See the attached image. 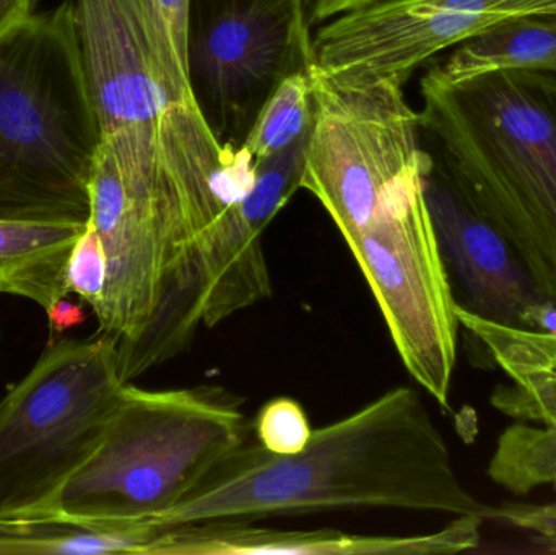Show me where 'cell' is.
Instances as JSON below:
<instances>
[{"label": "cell", "mask_w": 556, "mask_h": 555, "mask_svg": "<svg viewBox=\"0 0 556 555\" xmlns=\"http://www.w3.org/2000/svg\"><path fill=\"white\" fill-rule=\"evenodd\" d=\"M556 492V482L552 484ZM485 520H495L531 537L535 544L556 553V499L547 504H515L485 508Z\"/></svg>", "instance_id": "cell-19"}, {"label": "cell", "mask_w": 556, "mask_h": 555, "mask_svg": "<svg viewBox=\"0 0 556 555\" xmlns=\"http://www.w3.org/2000/svg\"><path fill=\"white\" fill-rule=\"evenodd\" d=\"M554 5L556 0H376L327 20L314 36L316 68L404 88L440 52Z\"/></svg>", "instance_id": "cell-9"}, {"label": "cell", "mask_w": 556, "mask_h": 555, "mask_svg": "<svg viewBox=\"0 0 556 555\" xmlns=\"http://www.w3.org/2000/svg\"><path fill=\"white\" fill-rule=\"evenodd\" d=\"M314 119L301 189L314 195L339 234L363 220L399 186L421 175L428 150L420 116L404 88L386 80L313 68Z\"/></svg>", "instance_id": "cell-7"}, {"label": "cell", "mask_w": 556, "mask_h": 555, "mask_svg": "<svg viewBox=\"0 0 556 555\" xmlns=\"http://www.w3.org/2000/svg\"><path fill=\"white\" fill-rule=\"evenodd\" d=\"M483 514L456 517L430 534L375 537L336 530L280 531L253 521L220 520L156 533L146 555H434L477 550Z\"/></svg>", "instance_id": "cell-12"}, {"label": "cell", "mask_w": 556, "mask_h": 555, "mask_svg": "<svg viewBox=\"0 0 556 555\" xmlns=\"http://www.w3.org/2000/svg\"><path fill=\"white\" fill-rule=\"evenodd\" d=\"M100 142L64 0L0 39V220L87 224Z\"/></svg>", "instance_id": "cell-4"}, {"label": "cell", "mask_w": 556, "mask_h": 555, "mask_svg": "<svg viewBox=\"0 0 556 555\" xmlns=\"http://www.w3.org/2000/svg\"><path fill=\"white\" fill-rule=\"evenodd\" d=\"M155 2L159 5L160 12L165 16L166 23H168L176 51H178L182 64L188 68V33L191 0H155Z\"/></svg>", "instance_id": "cell-20"}, {"label": "cell", "mask_w": 556, "mask_h": 555, "mask_svg": "<svg viewBox=\"0 0 556 555\" xmlns=\"http://www.w3.org/2000/svg\"><path fill=\"white\" fill-rule=\"evenodd\" d=\"M49 328L52 335H62L75 326L81 325L85 321V312L78 303L68 302L67 299H62L61 302L55 303L48 313Z\"/></svg>", "instance_id": "cell-22"}, {"label": "cell", "mask_w": 556, "mask_h": 555, "mask_svg": "<svg viewBox=\"0 0 556 555\" xmlns=\"http://www.w3.org/2000/svg\"><path fill=\"white\" fill-rule=\"evenodd\" d=\"M254 436L274 455H296L306 449L313 429L303 406L291 398H274L264 404L254 420Z\"/></svg>", "instance_id": "cell-17"}, {"label": "cell", "mask_w": 556, "mask_h": 555, "mask_svg": "<svg viewBox=\"0 0 556 555\" xmlns=\"http://www.w3.org/2000/svg\"><path fill=\"white\" fill-rule=\"evenodd\" d=\"M307 136L257 165L253 186L225 207L208 234L199 261L202 329L217 328L273 295L264 234L301 189Z\"/></svg>", "instance_id": "cell-11"}, {"label": "cell", "mask_w": 556, "mask_h": 555, "mask_svg": "<svg viewBox=\"0 0 556 555\" xmlns=\"http://www.w3.org/2000/svg\"><path fill=\"white\" fill-rule=\"evenodd\" d=\"M375 508L451 517L486 508L460 482L443 433L412 388H392L313 430L296 455H274L248 440L146 527Z\"/></svg>", "instance_id": "cell-2"}, {"label": "cell", "mask_w": 556, "mask_h": 555, "mask_svg": "<svg viewBox=\"0 0 556 555\" xmlns=\"http://www.w3.org/2000/svg\"><path fill=\"white\" fill-rule=\"evenodd\" d=\"M313 68L285 78L257 114L240 149L253 168L309 134L314 119Z\"/></svg>", "instance_id": "cell-16"}, {"label": "cell", "mask_w": 556, "mask_h": 555, "mask_svg": "<svg viewBox=\"0 0 556 555\" xmlns=\"http://www.w3.org/2000/svg\"><path fill=\"white\" fill-rule=\"evenodd\" d=\"M424 188L456 305L496 325L556 335L554 303L430 150Z\"/></svg>", "instance_id": "cell-10"}, {"label": "cell", "mask_w": 556, "mask_h": 555, "mask_svg": "<svg viewBox=\"0 0 556 555\" xmlns=\"http://www.w3.org/2000/svg\"><path fill=\"white\" fill-rule=\"evenodd\" d=\"M87 224L0 220V293L31 300L46 313L67 299L68 256Z\"/></svg>", "instance_id": "cell-13"}, {"label": "cell", "mask_w": 556, "mask_h": 555, "mask_svg": "<svg viewBox=\"0 0 556 555\" xmlns=\"http://www.w3.org/2000/svg\"><path fill=\"white\" fill-rule=\"evenodd\" d=\"M248 437L243 400L225 388L126 383L97 449L41 514L147 528Z\"/></svg>", "instance_id": "cell-5"}, {"label": "cell", "mask_w": 556, "mask_h": 555, "mask_svg": "<svg viewBox=\"0 0 556 555\" xmlns=\"http://www.w3.org/2000/svg\"><path fill=\"white\" fill-rule=\"evenodd\" d=\"M522 342L538 355L539 358L556 370V335L551 332L526 331L518 329Z\"/></svg>", "instance_id": "cell-24"}, {"label": "cell", "mask_w": 556, "mask_h": 555, "mask_svg": "<svg viewBox=\"0 0 556 555\" xmlns=\"http://www.w3.org/2000/svg\"><path fill=\"white\" fill-rule=\"evenodd\" d=\"M124 384L114 339L49 341L0 401V517L45 510L97 449Z\"/></svg>", "instance_id": "cell-6"}, {"label": "cell", "mask_w": 556, "mask_h": 555, "mask_svg": "<svg viewBox=\"0 0 556 555\" xmlns=\"http://www.w3.org/2000/svg\"><path fill=\"white\" fill-rule=\"evenodd\" d=\"M38 0H0V39L36 12Z\"/></svg>", "instance_id": "cell-21"}, {"label": "cell", "mask_w": 556, "mask_h": 555, "mask_svg": "<svg viewBox=\"0 0 556 555\" xmlns=\"http://www.w3.org/2000/svg\"><path fill=\"white\" fill-rule=\"evenodd\" d=\"M376 0H313V10H311V22L324 23L327 20L336 18L343 15L350 10L359 9V7L368 5Z\"/></svg>", "instance_id": "cell-23"}, {"label": "cell", "mask_w": 556, "mask_h": 555, "mask_svg": "<svg viewBox=\"0 0 556 555\" xmlns=\"http://www.w3.org/2000/svg\"><path fill=\"white\" fill-rule=\"evenodd\" d=\"M545 13H556V5L552 7V9H548Z\"/></svg>", "instance_id": "cell-25"}, {"label": "cell", "mask_w": 556, "mask_h": 555, "mask_svg": "<svg viewBox=\"0 0 556 555\" xmlns=\"http://www.w3.org/2000/svg\"><path fill=\"white\" fill-rule=\"evenodd\" d=\"M313 0H191L192 93L218 142L240 152L278 85L316 65Z\"/></svg>", "instance_id": "cell-8"}, {"label": "cell", "mask_w": 556, "mask_h": 555, "mask_svg": "<svg viewBox=\"0 0 556 555\" xmlns=\"http://www.w3.org/2000/svg\"><path fill=\"white\" fill-rule=\"evenodd\" d=\"M74 9L100 146L163 209L195 287L208 234L256 169L212 133L155 0H74Z\"/></svg>", "instance_id": "cell-1"}, {"label": "cell", "mask_w": 556, "mask_h": 555, "mask_svg": "<svg viewBox=\"0 0 556 555\" xmlns=\"http://www.w3.org/2000/svg\"><path fill=\"white\" fill-rule=\"evenodd\" d=\"M421 139L556 306V72L420 81Z\"/></svg>", "instance_id": "cell-3"}, {"label": "cell", "mask_w": 556, "mask_h": 555, "mask_svg": "<svg viewBox=\"0 0 556 555\" xmlns=\"http://www.w3.org/2000/svg\"><path fill=\"white\" fill-rule=\"evenodd\" d=\"M431 71L457 81L496 71L556 72V13L516 16L467 39Z\"/></svg>", "instance_id": "cell-14"}, {"label": "cell", "mask_w": 556, "mask_h": 555, "mask_svg": "<svg viewBox=\"0 0 556 555\" xmlns=\"http://www.w3.org/2000/svg\"><path fill=\"white\" fill-rule=\"evenodd\" d=\"M159 531L59 514L0 517V554L146 555Z\"/></svg>", "instance_id": "cell-15"}, {"label": "cell", "mask_w": 556, "mask_h": 555, "mask_svg": "<svg viewBox=\"0 0 556 555\" xmlns=\"http://www.w3.org/2000/svg\"><path fill=\"white\" fill-rule=\"evenodd\" d=\"M108 279V260L97 230L87 224L72 247L67 261V289L91 310L103 299Z\"/></svg>", "instance_id": "cell-18"}]
</instances>
